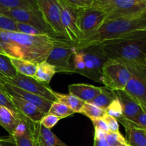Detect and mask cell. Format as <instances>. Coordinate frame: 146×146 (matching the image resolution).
I'll list each match as a JSON object with an SVG mask.
<instances>
[{"instance_id": "74e56055", "label": "cell", "mask_w": 146, "mask_h": 146, "mask_svg": "<svg viewBox=\"0 0 146 146\" xmlns=\"http://www.w3.org/2000/svg\"><path fill=\"white\" fill-rule=\"evenodd\" d=\"M102 119L106 123L111 132H119V125L116 118L106 113Z\"/></svg>"}, {"instance_id": "7a4b0ae2", "label": "cell", "mask_w": 146, "mask_h": 146, "mask_svg": "<svg viewBox=\"0 0 146 146\" xmlns=\"http://www.w3.org/2000/svg\"><path fill=\"white\" fill-rule=\"evenodd\" d=\"M108 58L126 66L131 74L146 76V30L100 43Z\"/></svg>"}, {"instance_id": "3957f363", "label": "cell", "mask_w": 146, "mask_h": 146, "mask_svg": "<svg viewBox=\"0 0 146 146\" xmlns=\"http://www.w3.org/2000/svg\"><path fill=\"white\" fill-rule=\"evenodd\" d=\"M141 30H146V11L131 17L106 21L91 37L75 44V48L77 51L86 46L100 44Z\"/></svg>"}, {"instance_id": "5b68a950", "label": "cell", "mask_w": 146, "mask_h": 146, "mask_svg": "<svg viewBox=\"0 0 146 146\" xmlns=\"http://www.w3.org/2000/svg\"><path fill=\"white\" fill-rule=\"evenodd\" d=\"M131 77L132 74L126 66L109 58L101 70V83L113 91L124 90Z\"/></svg>"}, {"instance_id": "b9f144b4", "label": "cell", "mask_w": 146, "mask_h": 146, "mask_svg": "<svg viewBox=\"0 0 146 146\" xmlns=\"http://www.w3.org/2000/svg\"><path fill=\"white\" fill-rule=\"evenodd\" d=\"M6 9L5 8H4V7H1V6H0V14H2V12L3 11H4V10H5Z\"/></svg>"}, {"instance_id": "5bb4252c", "label": "cell", "mask_w": 146, "mask_h": 146, "mask_svg": "<svg viewBox=\"0 0 146 146\" xmlns=\"http://www.w3.org/2000/svg\"><path fill=\"white\" fill-rule=\"evenodd\" d=\"M123 91L134 101L146 109V76L132 74Z\"/></svg>"}, {"instance_id": "1f68e13d", "label": "cell", "mask_w": 146, "mask_h": 146, "mask_svg": "<svg viewBox=\"0 0 146 146\" xmlns=\"http://www.w3.org/2000/svg\"><path fill=\"white\" fill-rule=\"evenodd\" d=\"M73 68V74H82L85 71L86 65L83 54L80 50H77L73 56V64H71Z\"/></svg>"}, {"instance_id": "ee69618b", "label": "cell", "mask_w": 146, "mask_h": 146, "mask_svg": "<svg viewBox=\"0 0 146 146\" xmlns=\"http://www.w3.org/2000/svg\"><path fill=\"white\" fill-rule=\"evenodd\" d=\"M0 146H3V145H1V143H0Z\"/></svg>"}, {"instance_id": "d590c367", "label": "cell", "mask_w": 146, "mask_h": 146, "mask_svg": "<svg viewBox=\"0 0 146 146\" xmlns=\"http://www.w3.org/2000/svg\"><path fill=\"white\" fill-rule=\"evenodd\" d=\"M0 29L7 31H17L16 21L0 14Z\"/></svg>"}, {"instance_id": "4dcf8cb0", "label": "cell", "mask_w": 146, "mask_h": 146, "mask_svg": "<svg viewBox=\"0 0 146 146\" xmlns=\"http://www.w3.org/2000/svg\"><path fill=\"white\" fill-rule=\"evenodd\" d=\"M106 139L110 146H128V142L120 132H111L106 133Z\"/></svg>"}, {"instance_id": "f1b7e54d", "label": "cell", "mask_w": 146, "mask_h": 146, "mask_svg": "<svg viewBox=\"0 0 146 146\" xmlns=\"http://www.w3.org/2000/svg\"><path fill=\"white\" fill-rule=\"evenodd\" d=\"M117 121H119L125 128L131 127V128H139L146 131V109L143 108V112L132 121H125L121 118H118Z\"/></svg>"}, {"instance_id": "d6a6232c", "label": "cell", "mask_w": 146, "mask_h": 146, "mask_svg": "<svg viewBox=\"0 0 146 146\" xmlns=\"http://www.w3.org/2000/svg\"><path fill=\"white\" fill-rule=\"evenodd\" d=\"M107 114L114 117L116 119L121 118L123 115V108L118 98H115L108 106L106 111Z\"/></svg>"}, {"instance_id": "7402d4cb", "label": "cell", "mask_w": 146, "mask_h": 146, "mask_svg": "<svg viewBox=\"0 0 146 146\" xmlns=\"http://www.w3.org/2000/svg\"><path fill=\"white\" fill-rule=\"evenodd\" d=\"M127 142L129 146H146V132L145 130L127 127Z\"/></svg>"}, {"instance_id": "603a6c76", "label": "cell", "mask_w": 146, "mask_h": 146, "mask_svg": "<svg viewBox=\"0 0 146 146\" xmlns=\"http://www.w3.org/2000/svg\"><path fill=\"white\" fill-rule=\"evenodd\" d=\"M10 59L18 74L34 78L36 72L37 64L23 59L14 58H10Z\"/></svg>"}, {"instance_id": "d6986e66", "label": "cell", "mask_w": 146, "mask_h": 146, "mask_svg": "<svg viewBox=\"0 0 146 146\" xmlns=\"http://www.w3.org/2000/svg\"><path fill=\"white\" fill-rule=\"evenodd\" d=\"M20 119L19 113L0 106V125L12 135Z\"/></svg>"}, {"instance_id": "7bdbcfd3", "label": "cell", "mask_w": 146, "mask_h": 146, "mask_svg": "<svg viewBox=\"0 0 146 146\" xmlns=\"http://www.w3.org/2000/svg\"><path fill=\"white\" fill-rule=\"evenodd\" d=\"M140 1H142V2H146V0H138Z\"/></svg>"}, {"instance_id": "cb8c5ba5", "label": "cell", "mask_w": 146, "mask_h": 146, "mask_svg": "<svg viewBox=\"0 0 146 146\" xmlns=\"http://www.w3.org/2000/svg\"><path fill=\"white\" fill-rule=\"evenodd\" d=\"M0 6L7 9H21L28 10H39L36 0H0Z\"/></svg>"}, {"instance_id": "9a60e30c", "label": "cell", "mask_w": 146, "mask_h": 146, "mask_svg": "<svg viewBox=\"0 0 146 146\" xmlns=\"http://www.w3.org/2000/svg\"><path fill=\"white\" fill-rule=\"evenodd\" d=\"M113 91L122 106L123 115L120 118L125 121H132L143 112V108L134 101L123 90Z\"/></svg>"}, {"instance_id": "bcb514c9", "label": "cell", "mask_w": 146, "mask_h": 146, "mask_svg": "<svg viewBox=\"0 0 146 146\" xmlns=\"http://www.w3.org/2000/svg\"></svg>"}, {"instance_id": "52a82bcc", "label": "cell", "mask_w": 146, "mask_h": 146, "mask_svg": "<svg viewBox=\"0 0 146 146\" xmlns=\"http://www.w3.org/2000/svg\"><path fill=\"white\" fill-rule=\"evenodd\" d=\"M1 14L11 19L16 22L23 23L31 26L51 38L61 39L57 36L56 34L47 24L39 10L6 9Z\"/></svg>"}, {"instance_id": "8992f818", "label": "cell", "mask_w": 146, "mask_h": 146, "mask_svg": "<svg viewBox=\"0 0 146 146\" xmlns=\"http://www.w3.org/2000/svg\"><path fill=\"white\" fill-rule=\"evenodd\" d=\"M85 61V71L81 75L96 82L101 83V70L108 60L100 44H91L79 49Z\"/></svg>"}, {"instance_id": "8d00e7d4", "label": "cell", "mask_w": 146, "mask_h": 146, "mask_svg": "<svg viewBox=\"0 0 146 146\" xmlns=\"http://www.w3.org/2000/svg\"><path fill=\"white\" fill-rule=\"evenodd\" d=\"M60 119L58 117L55 116V115H51V114H46L42 119L40 121V123L46 128L51 129L53 127L55 126L57 124V123L59 121Z\"/></svg>"}, {"instance_id": "30bf717a", "label": "cell", "mask_w": 146, "mask_h": 146, "mask_svg": "<svg viewBox=\"0 0 146 146\" xmlns=\"http://www.w3.org/2000/svg\"><path fill=\"white\" fill-rule=\"evenodd\" d=\"M0 82L17 86L21 89L48 100L51 102L57 101L55 92L46 84L39 82L34 77L17 74L12 78H0Z\"/></svg>"}, {"instance_id": "836d02e7", "label": "cell", "mask_w": 146, "mask_h": 146, "mask_svg": "<svg viewBox=\"0 0 146 146\" xmlns=\"http://www.w3.org/2000/svg\"><path fill=\"white\" fill-rule=\"evenodd\" d=\"M16 27H17V32L21 33V34H28L31 36H40V35H46L44 33L40 31L37 29L28 25V24H23L20 22H16ZM47 36V35H46Z\"/></svg>"}, {"instance_id": "e0dca14e", "label": "cell", "mask_w": 146, "mask_h": 146, "mask_svg": "<svg viewBox=\"0 0 146 146\" xmlns=\"http://www.w3.org/2000/svg\"><path fill=\"white\" fill-rule=\"evenodd\" d=\"M18 113L33 122H40L43 117L46 115L35 105L27 101L9 96Z\"/></svg>"}, {"instance_id": "ac0fdd59", "label": "cell", "mask_w": 146, "mask_h": 146, "mask_svg": "<svg viewBox=\"0 0 146 146\" xmlns=\"http://www.w3.org/2000/svg\"><path fill=\"white\" fill-rule=\"evenodd\" d=\"M70 94L75 96L85 103H89L101 92V87L85 84H74L68 86Z\"/></svg>"}, {"instance_id": "f6af8a7d", "label": "cell", "mask_w": 146, "mask_h": 146, "mask_svg": "<svg viewBox=\"0 0 146 146\" xmlns=\"http://www.w3.org/2000/svg\"><path fill=\"white\" fill-rule=\"evenodd\" d=\"M145 132H146V131H145Z\"/></svg>"}, {"instance_id": "f546056e", "label": "cell", "mask_w": 146, "mask_h": 146, "mask_svg": "<svg viewBox=\"0 0 146 146\" xmlns=\"http://www.w3.org/2000/svg\"><path fill=\"white\" fill-rule=\"evenodd\" d=\"M79 113L85 115L86 116L88 117L90 119H96V118H102L104 116L106 112L104 110L89 104V103H85L83 106L82 108L80 111Z\"/></svg>"}, {"instance_id": "83f0119b", "label": "cell", "mask_w": 146, "mask_h": 146, "mask_svg": "<svg viewBox=\"0 0 146 146\" xmlns=\"http://www.w3.org/2000/svg\"><path fill=\"white\" fill-rule=\"evenodd\" d=\"M74 113L75 112L72 111L71 108H68L65 104H62L59 101H55V102L52 103L47 114L55 115V116L59 118L60 119H62L66 117L69 116V115H74Z\"/></svg>"}, {"instance_id": "f35d334b", "label": "cell", "mask_w": 146, "mask_h": 146, "mask_svg": "<svg viewBox=\"0 0 146 146\" xmlns=\"http://www.w3.org/2000/svg\"><path fill=\"white\" fill-rule=\"evenodd\" d=\"M94 146H110L106 139V133L95 129Z\"/></svg>"}, {"instance_id": "4316f807", "label": "cell", "mask_w": 146, "mask_h": 146, "mask_svg": "<svg viewBox=\"0 0 146 146\" xmlns=\"http://www.w3.org/2000/svg\"><path fill=\"white\" fill-rule=\"evenodd\" d=\"M17 74L10 57L0 54V78H12Z\"/></svg>"}, {"instance_id": "4fadbf2b", "label": "cell", "mask_w": 146, "mask_h": 146, "mask_svg": "<svg viewBox=\"0 0 146 146\" xmlns=\"http://www.w3.org/2000/svg\"><path fill=\"white\" fill-rule=\"evenodd\" d=\"M0 88L8 96L21 98L24 101L31 103L45 114L48 113L50 107L53 103L48 100L38 96L35 94H33L28 91L21 89L18 87L9 85L6 83L0 82Z\"/></svg>"}, {"instance_id": "ba28073f", "label": "cell", "mask_w": 146, "mask_h": 146, "mask_svg": "<svg viewBox=\"0 0 146 146\" xmlns=\"http://www.w3.org/2000/svg\"><path fill=\"white\" fill-rule=\"evenodd\" d=\"M76 51L75 43L68 40H61L54 46L45 61L54 66L56 73L73 74L70 60Z\"/></svg>"}, {"instance_id": "60d3db41", "label": "cell", "mask_w": 146, "mask_h": 146, "mask_svg": "<svg viewBox=\"0 0 146 146\" xmlns=\"http://www.w3.org/2000/svg\"><path fill=\"white\" fill-rule=\"evenodd\" d=\"M94 128L97 130L104 131V133H107L110 131L109 128L107 126L106 123L104 121L102 118H96V119H91Z\"/></svg>"}, {"instance_id": "2e32d148", "label": "cell", "mask_w": 146, "mask_h": 146, "mask_svg": "<svg viewBox=\"0 0 146 146\" xmlns=\"http://www.w3.org/2000/svg\"><path fill=\"white\" fill-rule=\"evenodd\" d=\"M32 126L37 146H68L40 122H33Z\"/></svg>"}, {"instance_id": "ab89813d", "label": "cell", "mask_w": 146, "mask_h": 146, "mask_svg": "<svg viewBox=\"0 0 146 146\" xmlns=\"http://www.w3.org/2000/svg\"><path fill=\"white\" fill-rule=\"evenodd\" d=\"M0 106L6 107V108H9V109L13 111L17 112L15 107L13 105L12 102L10 99L9 96L5 92H4L1 88H0Z\"/></svg>"}, {"instance_id": "44dd1931", "label": "cell", "mask_w": 146, "mask_h": 146, "mask_svg": "<svg viewBox=\"0 0 146 146\" xmlns=\"http://www.w3.org/2000/svg\"><path fill=\"white\" fill-rule=\"evenodd\" d=\"M56 74V72L55 67L46 61H44L37 64L36 72L34 78L39 82L44 84H48Z\"/></svg>"}, {"instance_id": "7c38bea8", "label": "cell", "mask_w": 146, "mask_h": 146, "mask_svg": "<svg viewBox=\"0 0 146 146\" xmlns=\"http://www.w3.org/2000/svg\"><path fill=\"white\" fill-rule=\"evenodd\" d=\"M61 9V22L68 41L75 44L81 40V35L77 24L78 10L70 7L63 0H58Z\"/></svg>"}, {"instance_id": "8fae6325", "label": "cell", "mask_w": 146, "mask_h": 146, "mask_svg": "<svg viewBox=\"0 0 146 146\" xmlns=\"http://www.w3.org/2000/svg\"><path fill=\"white\" fill-rule=\"evenodd\" d=\"M36 3L44 20L57 36L61 39L68 40L61 22V9L58 0H36Z\"/></svg>"}, {"instance_id": "484cf974", "label": "cell", "mask_w": 146, "mask_h": 146, "mask_svg": "<svg viewBox=\"0 0 146 146\" xmlns=\"http://www.w3.org/2000/svg\"><path fill=\"white\" fill-rule=\"evenodd\" d=\"M32 124L33 121L29 120L28 129L27 130L25 133L21 136L12 137L16 146H37L34 131H33Z\"/></svg>"}, {"instance_id": "9c48e42d", "label": "cell", "mask_w": 146, "mask_h": 146, "mask_svg": "<svg viewBox=\"0 0 146 146\" xmlns=\"http://www.w3.org/2000/svg\"><path fill=\"white\" fill-rule=\"evenodd\" d=\"M106 17L105 11L96 7L78 10L77 24L81 35L80 41L89 38L98 31L106 21Z\"/></svg>"}, {"instance_id": "6da1fadb", "label": "cell", "mask_w": 146, "mask_h": 146, "mask_svg": "<svg viewBox=\"0 0 146 146\" xmlns=\"http://www.w3.org/2000/svg\"><path fill=\"white\" fill-rule=\"evenodd\" d=\"M61 40L64 39L46 35H28L0 29V54L38 64L46 61L54 46Z\"/></svg>"}, {"instance_id": "d4e9b609", "label": "cell", "mask_w": 146, "mask_h": 146, "mask_svg": "<svg viewBox=\"0 0 146 146\" xmlns=\"http://www.w3.org/2000/svg\"><path fill=\"white\" fill-rule=\"evenodd\" d=\"M55 95L57 101L65 104L75 113H80L83 106L85 104L84 101H81L72 94H62L55 92Z\"/></svg>"}, {"instance_id": "e575fe53", "label": "cell", "mask_w": 146, "mask_h": 146, "mask_svg": "<svg viewBox=\"0 0 146 146\" xmlns=\"http://www.w3.org/2000/svg\"><path fill=\"white\" fill-rule=\"evenodd\" d=\"M68 5L77 10L89 8L94 4V0H63Z\"/></svg>"}, {"instance_id": "277c9868", "label": "cell", "mask_w": 146, "mask_h": 146, "mask_svg": "<svg viewBox=\"0 0 146 146\" xmlns=\"http://www.w3.org/2000/svg\"><path fill=\"white\" fill-rule=\"evenodd\" d=\"M92 7L106 13V21L131 17L146 11V2L138 0H94Z\"/></svg>"}, {"instance_id": "ffe728a7", "label": "cell", "mask_w": 146, "mask_h": 146, "mask_svg": "<svg viewBox=\"0 0 146 146\" xmlns=\"http://www.w3.org/2000/svg\"><path fill=\"white\" fill-rule=\"evenodd\" d=\"M115 98L116 97H115L113 90L104 86L101 87V92L96 98L91 100L89 104H93L104 111H106L108 106Z\"/></svg>"}]
</instances>
